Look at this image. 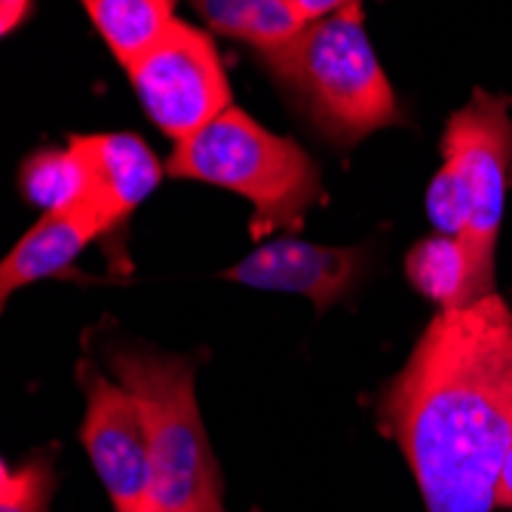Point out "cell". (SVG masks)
Masks as SVG:
<instances>
[{
    "label": "cell",
    "instance_id": "cell-17",
    "mask_svg": "<svg viewBox=\"0 0 512 512\" xmlns=\"http://www.w3.org/2000/svg\"><path fill=\"white\" fill-rule=\"evenodd\" d=\"M31 13V0H0V31H16Z\"/></svg>",
    "mask_w": 512,
    "mask_h": 512
},
{
    "label": "cell",
    "instance_id": "cell-3",
    "mask_svg": "<svg viewBox=\"0 0 512 512\" xmlns=\"http://www.w3.org/2000/svg\"><path fill=\"white\" fill-rule=\"evenodd\" d=\"M316 129L338 145H353L399 120L393 86L371 50L362 22V0L261 56Z\"/></svg>",
    "mask_w": 512,
    "mask_h": 512
},
{
    "label": "cell",
    "instance_id": "cell-11",
    "mask_svg": "<svg viewBox=\"0 0 512 512\" xmlns=\"http://www.w3.org/2000/svg\"><path fill=\"white\" fill-rule=\"evenodd\" d=\"M197 13L215 34L243 40L261 56L292 43L304 22L286 0H194Z\"/></svg>",
    "mask_w": 512,
    "mask_h": 512
},
{
    "label": "cell",
    "instance_id": "cell-15",
    "mask_svg": "<svg viewBox=\"0 0 512 512\" xmlns=\"http://www.w3.org/2000/svg\"><path fill=\"white\" fill-rule=\"evenodd\" d=\"M56 491L53 454L37 451L19 470L4 463L0 470V512H50Z\"/></svg>",
    "mask_w": 512,
    "mask_h": 512
},
{
    "label": "cell",
    "instance_id": "cell-18",
    "mask_svg": "<svg viewBox=\"0 0 512 512\" xmlns=\"http://www.w3.org/2000/svg\"><path fill=\"white\" fill-rule=\"evenodd\" d=\"M494 506L497 509H512V445L503 457V467L497 476V488H494Z\"/></svg>",
    "mask_w": 512,
    "mask_h": 512
},
{
    "label": "cell",
    "instance_id": "cell-10",
    "mask_svg": "<svg viewBox=\"0 0 512 512\" xmlns=\"http://www.w3.org/2000/svg\"><path fill=\"white\" fill-rule=\"evenodd\" d=\"M102 234L105 227L99 224V218L80 203L43 212L40 221L0 264V298L10 301L16 289H25L37 279L62 276L77 261V255Z\"/></svg>",
    "mask_w": 512,
    "mask_h": 512
},
{
    "label": "cell",
    "instance_id": "cell-13",
    "mask_svg": "<svg viewBox=\"0 0 512 512\" xmlns=\"http://www.w3.org/2000/svg\"><path fill=\"white\" fill-rule=\"evenodd\" d=\"M405 273L411 286L442 310L467 304V255L457 237L421 240L405 258Z\"/></svg>",
    "mask_w": 512,
    "mask_h": 512
},
{
    "label": "cell",
    "instance_id": "cell-4",
    "mask_svg": "<svg viewBox=\"0 0 512 512\" xmlns=\"http://www.w3.org/2000/svg\"><path fill=\"white\" fill-rule=\"evenodd\" d=\"M166 175L206 181L234 191L255 206L252 230H298L319 200V169L292 142L255 123L246 111L227 108L218 120L175 145Z\"/></svg>",
    "mask_w": 512,
    "mask_h": 512
},
{
    "label": "cell",
    "instance_id": "cell-19",
    "mask_svg": "<svg viewBox=\"0 0 512 512\" xmlns=\"http://www.w3.org/2000/svg\"><path fill=\"white\" fill-rule=\"evenodd\" d=\"M138 512H169V509H160V506H151V503H148V506H142Z\"/></svg>",
    "mask_w": 512,
    "mask_h": 512
},
{
    "label": "cell",
    "instance_id": "cell-7",
    "mask_svg": "<svg viewBox=\"0 0 512 512\" xmlns=\"http://www.w3.org/2000/svg\"><path fill=\"white\" fill-rule=\"evenodd\" d=\"M77 381L86 396L80 439L96 467L114 512H138L151 500V445L135 396L83 359Z\"/></svg>",
    "mask_w": 512,
    "mask_h": 512
},
{
    "label": "cell",
    "instance_id": "cell-6",
    "mask_svg": "<svg viewBox=\"0 0 512 512\" xmlns=\"http://www.w3.org/2000/svg\"><path fill=\"white\" fill-rule=\"evenodd\" d=\"M126 71L145 114L175 145L234 108L212 37L181 19Z\"/></svg>",
    "mask_w": 512,
    "mask_h": 512
},
{
    "label": "cell",
    "instance_id": "cell-14",
    "mask_svg": "<svg viewBox=\"0 0 512 512\" xmlns=\"http://www.w3.org/2000/svg\"><path fill=\"white\" fill-rule=\"evenodd\" d=\"M22 194L43 212H56L77 203L83 191V172L71 148L65 151H37L25 160L19 172Z\"/></svg>",
    "mask_w": 512,
    "mask_h": 512
},
{
    "label": "cell",
    "instance_id": "cell-12",
    "mask_svg": "<svg viewBox=\"0 0 512 512\" xmlns=\"http://www.w3.org/2000/svg\"><path fill=\"white\" fill-rule=\"evenodd\" d=\"M83 7L114 59L126 68L175 22V0H83Z\"/></svg>",
    "mask_w": 512,
    "mask_h": 512
},
{
    "label": "cell",
    "instance_id": "cell-1",
    "mask_svg": "<svg viewBox=\"0 0 512 512\" xmlns=\"http://www.w3.org/2000/svg\"><path fill=\"white\" fill-rule=\"evenodd\" d=\"M381 424L427 512H491L512 445V310L488 295L439 310L381 393Z\"/></svg>",
    "mask_w": 512,
    "mask_h": 512
},
{
    "label": "cell",
    "instance_id": "cell-5",
    "mask_svg": "<svg viewBox=\"0 0 512 512\" xmlns=\"http://www.w3.org/2000/svg\"><path fill=\"white\" fill-rule=\"evenodd\" d=\"M509 108V96L476 89L473 99L451 114L442 135V166L454 175L467 206V230L460 237L467 255V304L494 295V252L512 181Z\"/></svg>",
    "mask_w": 512,
    "mask_h": 512
},
{
    "label": "cell",
    "instance_id": "cell-9",
    "mask_svg": "<svg viewBox=\"0 0 512 512\" xmlns=\"http://www.w3.org/2000/svg\"><path fill=\"white\" fill-rule=\"evenodd\" d=\"M362 267L359 249L313 246L304 240H273L255 249L246 261L227 267L221 276L230 283L264 292H295L310 298L319 310H329Z\"/></svg>",
    "mask_w": 512,
    "mask_h": 512
},
{
    "label": "cell",
    "instance_id": "cell-8",
    "mask_svg": "<svg viewBox=\"0 0 512 512\" xmlns=\"http://www.w3.org/2000/svg\"><path fill=\"white\" fill-rule=\"evenodd\" d=\"M68 148L83 172L77 203L99 218L105 234L120 227L138 203H145L163 178L157 154L132 132L74 135Z\"/></svg>",
    "mask_w": 512,
    "mask_h": 512
},
{
    "label": "cell",
    "instance_id": "cell-2",
    "mask_svg": "<svg viewBox=\"0 0 512 512\" xmlns=\"http://www.w3.org/2000/svg\"><path fill=\"white\" fill-rule=\"evenodd\" d=\"M105 359L145 417L148 503L169 512H224V479L197 405V362L151 347H111Z\"/></svg>",
    "mask_w": 512,
    "mask_h": 512
},
{
    "label": "cell",
    "instance_id": "cell-16",
    "mask_svg": "<svg viewBox=\"0 0 512 512\" xmlns=\"http://www.w3.org/2000/svg\"><path fill=\"white\" fill-rule=\"evenodd\" d=\"M286 4L295 10V16L310 25V22H322V19H329L353 4H359V0H286Z\"/></svg>",
    "mask_w": 512,
    "mask_h": 512
}]
</instances>
